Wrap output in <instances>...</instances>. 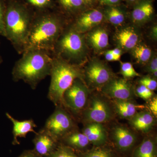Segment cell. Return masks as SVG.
Masks as SVG:
<instances>
[{
	"label": "cell",
	"mask_w": 157,
	"mask_h": 157,
	"mask_svg": "<svg viewBox=\"0 0 157 157\" xmlns=\"http://www.w3.org/2000/svg\"><path fill=\"white\" fill-rule=\"evenodd\" d=\"M100 92L111 100H135V88L128 80L114 76Z\"/></svg>",
	"instance_id": "cell-11"
},
{
	"label": "cell",
	"mask_w": 157,
	"mask_h": 157,
	"mask_svg": "<svg viewBox=\"0 0 157 157\" xmlns=\"http://www.w3.org/2000/svg\"><path fill=\"white\" fill-rule=\"evenodd\" d=\"M157 140L155 135L150 133L145 135L133 150L132 157H157Z\"/></svg>",
	"instance_id": "cell-19"
},
{
	"label": "cell",
	"mask_w": 157,
	"mask_h": 157,
	"mask_svg": "<svg viewBox=\"0 0 157 157\" xmlns=\"http://www.w3.org/2000/svg\"><path fill=\"white\" fill-rule=\"evenodd\" d=\"M90 43L97 50H103L109 45V37L105 29L98 28L91 32L88 36Z\"/></svg>",
	"instance_id": "cell-22"
},
{
	"label": "cell",
	"mask_w": 157,
	"mask_h": 157,
	"mask_svg": "<svg viewBox=\"0 0 157 157\" xmlns=\"http://www.w3.org/2000/svg\"><path fill=\"white\" fill-rule=\"evenodd\" d=\"M53 55L42 49H29L15 63L12 71L14 82L22 80L35 90L42 80L50 76Z\"/></svg>",
	"instance_id": "cell-1"
},
{
	"label": "cell",
	"mask_w": 157,
	"mask_h": 157,
	"mask_svg": "<svg viewBox=\"0 0 157 157\" xmlns=\"http://www.w3.org/2000/svg\"><path fill=\"white\" fill-rule=\"evenodd\" d=\"M112 101L100 91L92 92L78 121L83 124L90 123L106 124L115 119Z\"/></svg>",
	"instance_id": "cell-6"
},
{
	"label": "cell",
	"mask_w": 157,
	"mask_h": 157,
	"mask_svg": "<svg viewBox=\"0 0 157 157\" xmlns=\"http://www.w3.org/2000/svg\"><path fill=\"white\" fill-rule=\"evenodd\" d=\"M133 55L137 63L145 64L151 59L152 51L147 45L140 44L133 49Z\"/></svg>",
	"instance_id": "cell-24"
},
{
	"label": "cell",
	"mask_w": 157,
	"mask_h": 157,
	"mask_svg": "<svg viewBox=\"0 0 157 157\" xmlns=\"http://www.w3.org/2000/svg\"><path fill=\"white\" fill-rule=\"evenodd\" d=\"M116 116L122 119L129 120L139 110L146 106L137 104L135 100H111Z\"/></svg>",
	"instance_id": "cell-16"
},
{
	"label": "cell",
	"mask_w": 157,
	"mask_h": 157,
	"mask_svg": "<svg viewBox=\"0 0 157 157\" xmlns=\"http://www.w3.org/2000/svg\"><path fill=\"white\" fill-rule=\"evenodd\" d=\"M78 157H117L113 149L107 144L93 147L83 152H76Z\"/></svg>",
	"instance_id": "cell-23"
},
{
	"label": "cell",
	"mask_w": 157,
	"mask_h": 157,
	"mask_svg": "<svg viewBox=\"0 0 157 157\" xmlns=\"http://www.w3.org/2000/svg\"><path fill=\"white\" fill-rule=\"evenodd\" d=\"M63 30V21L57 14L45 11L34 14L25 51L42 49L52 53Z\"/></svg>",
	"instance_id": "cell-2"
},
{
	"label": "cell",
	"mask_w": 157,
	"mask_h": 157,
	"mask_svg": "<svg viewBox=\"0 0 157 157\" xmlns=\"http://www.w3.org/2000/svg\"><path fill=\"white\" fill-rule=\"evenodd\" d=\"M139 36L137 31L132 27H127L118 31L115 39L121 48L125 50L133 49L138 45Z\"/></svg>",
	"instance_id": "cell-20"
},
{
	"label": "cell",
	"mask_w": 157,
	"mask_h": 157,
	"mask_svg": "<svg viewBox=\"0 0 157 157\" xmlns=\"http://www.w3.org/2000/svg\"><path fill=\"white\" fill-rule=\"evenodd\" d=\"M60 6L66 11L75 13L86 6L83 0H57Z\"/></svg>",
	"instance_id": "cell-26"
},
{
	"label": "cell",
	"mask_w": 157,
	"mask_h": 157,
	"mask_svg": "<svg viewBox=\"0 0 157 157\" xmlns=\"http://www.w3.org/2000/svg\"><path fill=\"white\" fill-rule=\"evenodd\" d=\"M105 17L107 21L114 25H120L124 21L125 16L120 9L115 7H111L105 11Z\"/></svg>",
	"instance_id": "cell-25"
},
{
	"label": "cell",
	"mask_w": 157,
	"mask_h": 157,
	"mask_svg": "<svg viewBox=\"0 0 157 157\" xmlns=\"http://www.w3.org/2000/svg\"><path fill=\"white\" fill-rule=\"evenodd\" d=\"M105 57L106 59L108 61H117L119 60L109 51H108L105 53Z\"/></svg>",
	"instance_id": "cell-36"
},
{
	"label": "cell",
	"mask_w": 157,
	"mask_h": 157,
	"mask_svg": "<svg viewBox=\"0 0 157 157\" xmlns=\"http://www.w3.org/2000/svg\"><path fill=\"white\" fill-rule=\"evenodd\" d=\"M83 1H84L86 6L91 5L94 2V0H83Z\"/></svg>",
	"instance_id": "cell-40"
},
{
	"label": "cell",
	"mask_w": 157,
	"mask_h": 157,
	"mask_svg": "<svg viewBox=\"0 0 157 157\" xmlns=\"http://www.w3.org/2000/svg\"><path fill=\"white\" fill-rule=\"evenodd\" d=\"M121 0H99L101 3L105 5L113 6L118 4Z\"/></svg>",
	"instance_id": "cell-38"
},
{
	"label": "cell",
	"mask_w": 157,
	"mask_h": 157,
	"mask_svg": "<svg viewBox=\"0 0 157 157\" xmlns=\"http://www.w3.org/2000/svg\"><path fill=\"white\" fill-rule=\"evenodd\" d=\"M6 0H0V36L6 37L5 27V15Z\"/></svg>",
	"instance_id": "cell-32"
},
{
	"label": "cell",
	"mask_w": 157,
	"mask_h": 157,
	"mask_svg": "<svg viewBox=\"0 0 157 157\" xmlns=\"http://www.w3.org/2000/svg\"><path fill=\"white\" fill-rule=\"evenodd\" d=\"M3 62V59L2 58V56L0 55V65Z\"/></svg>",
	"instance_id": "cell-41"
},
{
	"label": "cell",
	"mask_w": 157,
	"mask_h": 157,
	"mask_svg": "<svg viewBox=\"0 0 157 157\" xmlns=\"http://www.w3.org/2000/svg\"><path fill=\"white\" fill-rule=\"evenodd\" d=\"M59 142L73 149L76 152L86 151L90 149L91 144L86 136L78 128L66 135Z\"/></svg>",
	"instance_id": "cell-17"
},
{
	"label": "cell",
	"mask_w": 157,
	"mask_h": 157,
	"mask_svg": "<svg viewBox=\"0 0 157 157\" xmlns=\"http://www.w3.org/2000/svg\"><path fill=\"white\" fill-rule=\"evenodd\" d=\"M104 18L101 11L93 9L80 14L72 25L77 32L83 34L100 24Z\"/></svg>",
	"instance_id": "cell-14"
},
{
	"label": "cell",
	"mask_w": 157,
	"mask_h": 157,
	"mask_svg": "<svg viewBox=\"0 0 157 157\" xmlns=\"http://www.w3.org/2000/svg\"><path fill=\"white\" fill-rule=\"evenodd\" d=\"M86 52L87 48L82 34L77 32L71 25L70 28L64 29L62 32L52 54L53 56L80 67Z\"/></svg>",
	"instance_id": "cell-5"
},
{
	"label": "cell",
	"mask_w": 157,
	"mask_h": 157,
	"mask_svg": "<svg viewBox=\"0 0 157 157\" xmlns=\"http://www.w3.org/2000/svg\"><path fill=\"white\" fill-rule=\"evenodd\" d=\"M6 116L13 124L12 134L13 135V139L12 143L13 145H16L20 144L18 140V138H25L27 134L30 132H34L35 134L36 133V132L34 131V128H36L37 126L33 120L18 121L14 118L9 113H6Z\"/></svg>",
	"instance_id": "cell-18"
},
{
	"label": "cell",
	"mask_w": 157,
	"mask_h": 157,
	"mask_svg": "<svg viewBox=\"0 0 157 157\" xmlns=\"http://www.w3.org/2000/svg\"><path fill=\"white\" fill-rule=\"evenodd\" d=\"M154 13L153 6L150 1L144 0L138 3L133 9L132 19L133 22L142 24L148 21Z\"/></svg>",
	"instance_id": "cell-21"
},
{
	"label": "cell",
	"mask_w": 157,
	"mask_h": 157,
	"mask_svg": "<svg viewBox=\"0 0 157 157\" xmlns=\"http://www.w3.org/2000/svg\"><path fill=\"white\" fill-rule=\"evenodd\" d=\"M47 157H78V156L73 149L59 142L55 150Z\"/></svg>",
	"instance_id": "cell-27"
},
{
	"label": "cell",
	"mask_w": 157,
	"mask_h": 157,
	"mask_svg": "<svg viewBox=\"0 0 157 157\" xmlns=\"http://www.w3.org/2000/svg\"><path fill=\"white\" fill-rule=\"evenodd\" d=\"M92 92L83 79L76 78L64 93L62 106L78 121Z\"/></svg>",
	"instance_id": "cell-7"
},
{
	"label": "cell",
	"mask_w": 157,
	"mask_h": 157,
	"mask_svg": "<svg viewBox=\"0 0 157 157\" xmlns=\"http://www.w3.org/2000/svg\"><path fill=\"white\" fill-rule=\"evenodd\" d=\"M147 108L151 113L155 117H157V97L155 95L149 101H147Z\"/></svg>",
	"instance_id": "cell-34"
},
{
	"label": "cell",
	"mask_w": 157,
	"mask_h": 157,
	"mask_svg": "<svg viewBox=\"0 0 157 157\" xmlns=\"http://www.w3.org/2000/svg\"><path fill=\"white\" fill-rule=\"evenodd\" d=\"M83 81L92 91H100L112 78L114 73L104 62L94 59L91 61L83 70Z\"/></svg>",
	"instance_id": "cell-10"
},
{
	"label": "cell",
	"mask_w": 157,
	"mask_h": 157,
	"mask_svg": "<svg viewBox=\"0 0 157 157\" xmlns=\"http://www.w3.org/2000/svg\"><path fill=\"white\" fill-rule=\"evenodd\" d=\"M50 76L51 77L48 98L55 106L62 105L65 91L76 78L83 80V70L60 58L53 56Z\"/></svg>",
	"instance_id": "cell-4"
},
{
	"label": "cell",
	"mask_w": 157,
	"mask_h": 157,
	"mask_svg": "<svg viewBox=\"0 0 157 157\" xmlns=\"http://www.w3.org/2000/svg\"><path fill=\"white\" fill-rule=\"evenodd\" d=\"M81 132L87 137L93 146H100L107 144L108 129L105 124L90 123L84 124Z\"/></svg>",
	"instance_id": "cell-15"
},
{
	"label": "cell",
	"mask_w": 157,
	"mask_h": 157,
	"mask_svg": "<svg viewBox=\"0 0 157 157\" xmlns=\"http://www.w3.org/2000/svg\"><path fill=\"white\" fill-rule=\"evenodd\" d=\"M128 2H135V1H137V0H127Z\"/></svg>",
	"instance_id": "cell-42"
},
{
	"label": "cell",
	"mask_w": 157,
	"mask_h": 157,
	"mask_svg": "<svg viewBox=\"0 0 157 157\" xmlns=\"http://www.w3.org/2000/svg\"><path fill=\"white\" fill-rule=\"evenodd\" d=\"M18 157H42L33 150L24 151Z\"/></svg>",
	"instance_id": "cell-35"
},
{
	"label": "cell",
	"mask_w": 157,
	"mask_h": 157,
	"mask_svg": "<svg viewBox=\"0 0 157 157\" xmlns=\"http://www.w3.org/2000/svg\"><path fill=\"white\" fill-rule=\"evenodd\" d=\"M77 121L66 108L58 105L47 119L43 128L59 142L66 135L78 128Z\"/></svg>",
	"instance_id": "cell-9"
},
{
	"label": "cell",
	"mask_w": 157,
	"mask_h": 157,
	"mask_svg": "<svg viewBox=\"0 0 157 157\" xmlns=\"http://www.w3.org/2000/svg\"><path fill=\"white\" fill-rule=\"evenodd\" d=\"M138 83L143 85L152 91H154L157 89V79L151 76H144L141 77L139 79Z\"/></svg>",
	"instance_id": "cell-31"
},
{
	"label": "cell",
	"mask_w": 157,
	"mask_h": 157,
	"mask_svg": "<svg viewBox=\"0 0 157 157\" xmlns=\"http://www.w3.org/2000/svg\"><path fill=\"white\" fill-rule=\"evenodd\" d=\"M109 51L112 53L117 58L120 60L121 56L122 53L121 49L119 48H116L112 50H109Z\"/></svg>",
	"instance_id": "cell-37"
},
{
	"label": "cell",
	"mask_w": 157,
	"mask_h": 157,
	"mask_svg": "<svg viewBox=\"0 0 157 157\" xmlns=\"http://www.w3.org/2000/svg\"><path fill=\"white\" fill-rule=\"evenodd\" d=\"M156 118L147 108L139 110L128 121L129 126L138 133L147 135L156 124Z\"/></svg>",
	"instance_id": "cell-12"
},
{
	"label": "cell",
	"mask_w": 157,
	"mask_h": 157,
	"mask_svg": "<svg viewBox=\"0 0 157 157\" xmlns=\"http://www.w3.org/2000/svg\"><path fill=\"white\" fill-rule=\"evenodd\" d=\"M34 16L24 4L15 0L6 1V38L19 54L25 50Z\"/></svg>",
	"instance_id": "cell-3"
},
{
	"label": "cell",
	"mask_w": 157,
	"mask_h": 157,
	"mask_svg": "<svg viewBox=\"0 0 157 157\" xmlns=\"http://www.w3.org/2000/svg\"><path fill=\"white\" fill-rule=\"evenodd\" d=\"M135 96L143 99L144 101H148L155 95L154 92L142 85L139 84L135 88Z\"/></svg>",
	"instance_id": "cell-29"
},
{
	"label": "cell",
	"mask_w": 157,
	"mask_h": 157,
	"mask_svg": "<svg viewBox=\"0 0 157 157\" xmlns=\"http://www.w3.org/2000/svg\"><path fill=\"white\" fill-rule=\"evenodd\" d=\"M120 73L123 76V78L127 80L140 76L139 73H137L132 64L129 62L121 63Z\"/></svg>",
	"instance_id": "cell-28"
},
{
	"label": "cell",
	"mask_w": 157,
	"mask_h": 157,
	"mask_svg": "<svg viewBox=\"0 0 157 157\" xmlns=\"http://www.w3.org/2000/svg\"><path fill=\"white\" fill-rule=\"evenodd\" d=\"M33 142L34 151L42 157H47L51 154L59 144V141L43 128L35 134Z\"/></svg>",
	"instance_id": "cell-13"
},
{
	"label": "cell",
	"mask_w": 157,
	"mask_h": 157,
	"mask_svg": "<svg viewBox=\"0 0 157 157\" xmlns=\"http://www.w3.org/2000/svg\"><path fill=\"white\" fill-rule=\"evenodd\" d=\"M108 134L114 151L122 155L131 154L138 144L139 133L124 124H113L108 129Z\"/></svg>",
	"instance_id": "cell-8"
},
{
	"label": "cell",
	"mask_w": 157,
	"mask_h": 157,
	"mask_svg": "<svg viewBox=\"0 0 157 157\" xmlns=\"http://www.w3.org/2000/svg\"><path fill=\"white\" fill-rule=\"evenodd\" d=\"M37 9L45 10L51 9L53 6V0H24Z\"/></svg>",
	"instance_id": "cell-30"
},
{
	"label": "cell",
	"mask_w": 157,
	"mask_h": 157,
	"mask_svg": "<svg viewBox=\"0 0 157 157\" xmlns=\"http://www.w3.org/2000/svg\"><path fill=\"white\" fill-rule=\"evenodd\" d=\"M146 71L149 73L150 76L156 79L157 78V58L154 56L147 63Z\"/></svg>",
	"instance_id": "cell-33"
},
{
	"label": "cell",
	"mask_w": 157,
	"mask_h": 157,
	"mask_svg": "<svg viewBox=\"0 0 157 157\" xmlns=\"http://www.w3.org/2000/svg\"><path fill=\"white\" fill-rule=\"evenodd\" d=\"M157 28L156 26L153 27L152 29L151 35L152 37L155 39H157Z\"/></svg>",
	"instance_id": "cell-39"
}]
</instances>
